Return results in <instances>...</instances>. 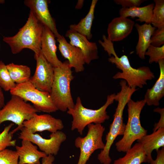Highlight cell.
<instances>
[{"label":"cell","mask_w":164,"mask_h":164,"mask_svg":"<svg viewBox=\"0 0 164 164\" xmlns=\"http://www.w3.org/2000/svg\"><path fill=\"white\" fill-rule=\"evenodd\" d=\"M120 84L121 91L116 94L115 98L118 104L114 115L113 120L106 136L104 147L97 156V159L102 164H110L112 161L109 156L111 147L117 136L123 135L125 128L126 124L123 122V117L124 108L133 93L137 90L136 88L128 86L125 81L123 80H121Z\"/></svg>","instance_id":"6da1fadb"},{"label":"cell","mask_w":164,"mask_h":164,"mask_svg":"<svg viewBox=\"0 0 164 164\" xmlns=\"http://www.w3.org/2000/svg\"><path fill=\"white\" fill-rule=\"evenodd\" d=\"M43 26L30 11L26 24L14 36H3V41L10 46L12 53L16 54L23 49L33 51L35 55L41 52V39Z\"/></svg>","instance_id":"7a4b0ae2"},{"label":"cell","mask_w":164,"mask_h":164,"mask_svg":"<svg viewBox=\"0 0 164 164\" xmlns=\"http://www.w3.org/2000/svg\"><path fill=\"white\" fill-rule=\"evenodd\" d=\"M71 68L68 60L60 66L54 68V79L50 94L58 110L63 112L73 108L75 105L70 88L74 78Z\"/></svg>","instance_id":"3957f363"},{"label":"cell","mask_w":164,"mask_h":164,"mask_svg":"<svg viewBox=\"0 0 164 164\" xmlns=\"http://www.w3.org/2000/svg\"><path fill=\"white\" fill-rule=\"evenodd\" d=\"M116 94L108 95L105 103L98 109L93 110L85 108L83 105L81 100L78 97L76 103L73 108L67 110V113L73 117L71 130H77L82 135L85 127L91 123L101 124L109 119L107 114L108 107L114 102Z\"/></svg>","instance_id":"277c9868"},{"label":"cell","mask_w":164,"mask_h":164,"mask_svg":"<svg viewBox=\"0 0 164 164\" xmlns=\"http://www.w3.org/2000/svg\"><path fill=\"white\" fill-rule=\"evenodd\" d=\"M146 104L144 99L135 101L131 99L127 103V122L122 138L115 144L118 151L126 152L135 141L147 135V131L142 126L140 120L141 111Z\"/></svg>","instance_id":"5b68a950"},{"label":"cell","mask_w":164,"mask_h":164,"mask_svg":"<svg viewBox=\"0 0 164 164\" xmlns=\"http://www.w3.org/2000/svg\"><path fill=\"white\" fill-rule=\"evenodd\" d=\"M112 53L113 56L108 59L109 62L114 64L117 68L122 71L118 72L113 77L114 79H123L128 86L136 88L137 87L142 88L147 84V81L154 78V74L149 67L133 68L131 65L127 56L124 55L119 57L115 51Z\"/></svg>","instance_id":"8992f818"},{"label":"cell","mask_w":164,"mask_h":164,"mask_svg":"<svg viewBox=\"0 0 164 164\" xmlns=\"http://www.w3.org/2000/svg\"><path fill=\"white\" fill-rule=\"evenodd\" d=\"M9 91L12 95L19 96L26 102H31L39 112L50 113L58 110L50 93L39 90L30 80L16 84L15 87Z\"/></svg>","instance_id":"52a82bcc"},{"label":"cell","mask_w":164,"mask_h":164,"mask_svg":"<svg viewBox=\"0 0 164 164\" xmlns=\"http://www.w3.org/2000/svg\"><path fill=\"white\" fill-rule=\"evenodd\" d=\"M38 112L33 105L21 97L12 95L10 99L0 110V125L5 121H10L17 125L20 130L23 122Z\"/></svg>","instance_id":"ba28073f"},{"label":"cell","mask_w":164,"mask_h":164,"mask_svg":"<svg viewBox=\"0 0 164 164\" xmlns=\"http://www.w3.org/2000/svg\"><path fill=\"white\" fill-rule=\"evenodd\" d=\"M88 132L84 137H78L75 140V146L80 150L77 164H86L93 153L97 149H103L105 144L102 137L105 128L101 124L91 123L87 125Z\"/></svg>","instance_id":"9c48e42d"},{"label":"cell","mask_w":164,"mask_h":164,"mask_svg":"<svg viewBox=\"0 0 164 164\" xmlns=\"http://www.w3.org/2000/svg\"><path fill=\"white\" fill-rule=\"evenodd\" d=\"M20 130L18 136L19 139L30 141L47 155H57L61 144L67 138L65 134L61 130L52 133L48 139L42 137L38 134L33 133L24 127Z\"/></svg>","instance_id":"30bf717a"},{"label":"cell","mask_w":164,"mask_h":164,"mask_svg":"<svg viewBox=\"0 0 164 164\" xmlns=\"http://www.w3.org/2000/svg\"><path fill=\"white\" fill-rule=\"evenodd\" d=\"M36 60V70L29 80L39 90L50 93L54 77V67L46 60L41 52L34 55Z\"/></svg>","instance_id":"8fae6325"},{"label":"cell","mask_w":164,"mask_h":164,"mask_svg":"<svg viewBox=\"0 0 164 164\" xmlns=\"http://www.w3.org/2000/svg\"><path fill=\"white\" fill-rule=\"evenodd\" d=\"M22 125L33 133L46 131L53 133L64 128L61 120L49 114L36 113L30 119L24 121Z\"/></svg>","instance_id":"7c38bea8"},{"label":"cell","mask_w":164,"mask_h":164,"mask_svg":"<svg viewBox=\"0 0 164 164\" xmlns=\"http://www.w3.org/2000/svg\"><path fill=\"white\" fill-rule=\"evenodd\" d=\"M48 2L47 0H26L24 1V4L30 9L38 21L51 31L57 38L60 35L57 29L55 21L49 12Z\"/></svg>","instance_id":"4fadbf2b"},{"label":"cell","mask_w":164,"mask_h":164,"mask_svg":"<svg viewBox=\"0 0 164 164\" xmlns=\"http://www.w3.org/2000/svg\"><path fill=\"white\" fill-rule=\"evenodd\" d=\"M56 38L59 43V50L62 56L68 60L70 67L73 68L77 73L83 71L85 62L80 49L68 43L63 36L60 35Z\"/></svg>","instance_id":"5bb4252c"},{"label":"cell","mask_w":164,"mask_h":164,"mask_svg":"<svg viewBox=\"0 0 164 164\" xmlns=\"http://www.w3.org/2000/svg\"><path fill=\"white\" fill-rule=\"evenodd\" d=\"M65 36L70 39V44L81 50L85 63L89 64L92 61L99 58L98 48L95 42H90L85 36L70 29L67 31Z\"/></svg>","instance_id":"9a60e30c"},{"label":"cell","mask_w":164,"mask_h":164,"mask_svg":"<svg viewBox=\"0 0 164 164\" xmlns=\"http://www.w3.org/2000/svg\"><path fill=\"white\" fill-rule=\"evenodd\" d=\"M134 25V22L127 18H115L108 25L107 38L112 42L122 40L131 33Z\"/></svg>","instance_id":"2e32d148"},{"label":"cell","mask_w":164,"mask_h":164,"mask_svg":"<svg viewBox=\"0 0 164 164\" xmlns=\"http://www.w3.org/2000/svg\"><path fill=\"white\" fill-rule=\"evenodd\" d=\"M55 38L52 31L43 26L41 39V52L54 68L60 66L63 63L59 60L56 55L57 47Z\"/></svg>","instance_id":"e0dca14e"},{"label":"cell","mask_w":164,"mask_h":164,"mask_svg":"<svg viewBox=\"0 0 164 164\" xmlns=\"http://www.w3.org/2000/svg\"><path fill=\"white\" fill-rule=\"evenodd\" d=\"M15 147L19 156L18 164H41L40 159L47 155L28 140H22L21 145H16Z\"/></svg>","instance_id":"ac0fdd59"},{"label":"cell","mask_w":164,"mask_h":164,"mask_svg":"<svg viewBox=\"0 0 164 164\" xmlns=\"http://www.w3.org/2000/svg\"><path fill=\"white\" fill-rule=\"evenodd\" d=\"M141 143L147 159V162L149 163L153 159L152 152L156 151L161 147H164V128H160L150 134L146 135L137 141Z\"/></svg>","instance_id":"d6986e66"},{"label":"cell","mask_w":164,"mask_h":164,"mask_svg":"<svg viewBox=\"0 0 164 164\" xmlns=\"http://www.w3.org/2000/svg\"><path fill=\"white\" fill-rule=\"evenodd\" d=\"M158 63L160 69L159 77L153 86L147 90L145 95L144 100L149 106H159L164 96V59L159 60Z\"/></svg>","instance_id":"ffe728a7"},{"label":"cell","mask_w":164,"mask_h":164,"mask_svg":"<svg viewBox=\"0 0 164 164\" xmlns=\"http://www.w3.org/2000/svg\"><path fill=\"white\" fill-rule=\"evenodd\" d=\"M135 26L138 35V41L136 46V53L140 59L144 60L145 52L151 45V37L157 28L151 24L145 23L142 25L136 23Z\"/></svg>","instance_id":"44dd1931"},{"label":"cell","mask_w":164,"mask_h":164,"mask_svg":"<svg viewBox=\"0 0 164 164\" xmlns=\"http://www.w3.org/2000/svg\"><path fill=\"white\" fill-rule=\"evenodd\" d=\"M154 6V3H151L142 7L122 8L119 10V13L120 16L126 18L130 17L132 18L137 17L138 19H136V21L151 24Z\"/></svg>","instance_id":"7402d4cb"},{"label":"cell","mask_w":164,"mask_h":164,"mask_svg":"<svg viewBox=\"0 0 164 164\" xmlns=\"http://www.w3.org/2000/svg\"><path fill=\"white\" fill-rule=\"evenodd\" d=\"M123 157L115 160L113 164H141L147 162V159L142 144L135 143Z\"/></svg>","instance_id":"603a6c76"},{"label":"cell","mask_w":164,"mask_h":164,"mask_svg":"<svg viewBox=\"0 0 164 164\" xmlns=\"http://www.w3.org/2000/svg\"><path fill=\"white\" fill-rule=\"evenodd\" d=\"M97 0H92L89 11L85 17L77 24L70 26V29L85 36L88 40L91 39L92 34L91 28L94 18V13Z\"/></svg>","instance_id":"cb8c5ba5"},{"label":"cell","mask_w":164,"mask_h":164,"mask_svg":"<svg viewBox=\"0 0 164 164\" xmlns=\"http://www.w3.org/2000/svg\"><path fill=\"white\" fill-rule=\"evenodd\" d=\"M12 81L16 84L27 82L31 78L30 68L26 65L11 63L6 65Z\"/></svg>","instance_id":"d4e9b609"},{"label":"cell","mask_w":164,"mask_h":164,"mask_svg":"<svg viewBox=\"0 0 164 164\" xmlns=\"http://www.w3.org/2000/svg\"><path fill=\"white\" fill-rule=\"evenodd\" d=\"M12 123L5 126L3 131L0 133V152L10 146L16 145V140H13L14 134L19 129L16 127L14 130L10 131L14 125Z\"/></svg>","instance_id":"484cf974"},{"label":"cell","mask_w":164,"mask_h":164,"mask_svg":"<svg viewBox=\"0 0 164 164\" xmlns=\"http://www.w3.org/2000/svg\"><path fill=\"white\" fill-rule=\"evenodd\" d=\"M154 1L155 3L151 23L153 26L157 28L164 25V0Z\"/></svg>","instance_id":"4316f807"},{"label":"cell","mask_w":164,"mask_h":164,"mask_svg":"<svg viewBox=\"0 0 164 164\" xmlns=\"http://www.w3.org/2000/svg\"><path fill=\"white\" fill-rule=\"evenodd\" d=\"M16 84L12 79L6 65L0 61V87L5 91H10Z\"/></svg>","instance_id":"83f0119b"},{"label":"cell","mask_w":164,"mask_h":164,"mask_svg":"<svg viewBox=\"0 0 164 164\" xmlns=\"http://www.w3.org/2000/svg\"><path fill=\"white\" fill-rule=\"evenodd\" d=\"M149 57V62L151 64L153 62L158 63L162 59H164V45L157 47L150 45L145 52V56Z\"/></svg>","instance_id":"f1b7e54d"},{"label":"cell","mask_w":164,"mask_h":164,"mask_svg":"<svg viewBox=\"0 0 164 164\" xmlns=\"http://www.w3.org/2000/svg\"><path fill=\"white\" fill-rule=\"evenodd\" d=\"M18 161L15 151L6 149L0 152V164H18Z\"/></svg>","instance_id":"f546056e"},{"label":"cell","mask_w":164,"mask_h":164,"mask_svg":"<svg viewBox=\"0 0 164 164\" xmlns=\"http://www.w3.org/2000/svg\"><path fill=\"white\" fill-rule=\"evenodd\" d=\"M164 44V25L157 28L153 32L151 39V45L159 47Z\"/></svg>","instance_id":"4dcf8cb0"},{"label":"cell","mask_w":164,"mask_h":164,"mask_svg":"<svg viewBox=\"0 0 164 164\" xmlns=\"http://www.w3.org/2000/svg\"><path fill=\"white\" fill-rule=\"evenodd\" d=\"M117 4L121 5L122 8H131L139 7L145 0H114Z\"/></svg>","instance_id":"1f68e13d"},{"label":"cell","mask_w":164,"mask_h":164,"mask_svg":"<svg viewBox=\"0 0 164 164\" xmlns=\"http://www.w3.org/2000/svg\"><path fill=\"white\" fill-rule=\"evenodd\" d=\"M154 111L159 113L160 115V118L159 122L155 123L153 129V132L160 128H164V109L159 107L155 109Z\"/></svg>","instance_id":"d6a6232c"},{"label":"cell","mask_w":164,"mask_h":164,"mask_svg":"<svg viewBox=\"0 0 164 164\" xmlns=\"http://www.w3.org/2000/svg\"><path fill=\"white\" fill-rule=\"evenodd\" d=\"M157 155L155 160L152 159L150 164H164V147L156 151Z\"/></svg>","instance_id":"836d02e7"},{"label":"cell","mask_w":164,"mask_h":164,"mask_svg":"<svg viewBox=\"0 0 164 164\" xmlns=\"http://www.w3.org/2000/svg\"><path fill=\"white\" fill-rule=\"evenodd\" d=\"M54 160V155H48L42 159L41 164H55L53 163Z\"/></svg>","instance_id":"e575fe53"},{"label":"cell","mask_w":164,"mask_h":164,"mask_svg":"<svg viewBox=\"0 0 164 164\" xmlns=\"http://www.w3.org/2000/svg\"><path fill=\"white\" fill-rule=\"evenodd\" d=\"M5 98L2 89L0 87V110L5 105Z\"/></svg>","instance_id":"d590c367"},{"label":"cell","mask_w":164,"mask_h":164,"mask_svg":"<svg viewBox=\"0 0 164 164\" xmlns=\"http://www.w3.org/2000/svg\"><path fill=\"white\" fill-rule=\"evenodd\" d=\"M84 2V0H78L75 7V9H80L83 6Z\"/></svg>","instance_id":"8d00e7d4"},{"label":"cell","mask_w":164,"mask_h":164,"mask_svg":"<svg viewBox=\"0 0 164 164\" xmlns=\"http://www.w3.org/2000/svg\"><path fill=\"white\" fill-rule=\"evenodd\" d=\"M5 2V1L4 0H0V4H3Z\"/></svg>","instance_id":"74e56055"}]
</instances>
